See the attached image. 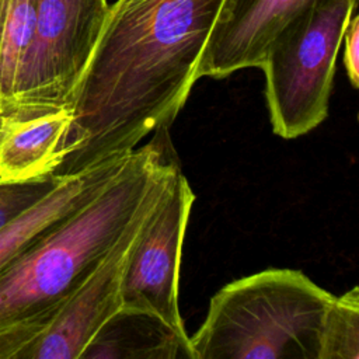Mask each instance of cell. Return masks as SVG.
I'll return each instance as SVG.
<instances>
[{
	"mask_svg": "<svg viewBox=\"0 0 359 359\" xmlns=\"http://www.w3.org/2000/svg\"><path fill=\"white\" fill-rule=\"evenodd\" d=\"M223 0H115L73 104L66 157L73 174L126 157L172 125L198 79Z\"/></svg>",
	"mask_w": 359,
	"mask_h": 359,
	"instance_id": "obj_1",
	"label": "cell"
},
{
	"mask_svg": "<svg viewBox=\"0 0 359 359\" xmlns=\"http://www.w3.org/2000/svg\"><path fill=\"white\" fill-rule=\"evenodd\" d=\"M178 168L168 129L156 130L94 198L0 271V359H15L45 330Z\"/></svg>",
	"mask_w": 359,
	"mask_h": 359,
	"instance_id": "obj_2",
	"label": "cell"
},
{
	"mask_svg": "<svg viewBox=\"0 0 359 359\" xmlns=\"http://www.w3.org/2000/svg\"><path fill=\"white\" fill-rule=\"evenodd\" d=\"M297 269H265L224 285L189 337L192 359H317L332 299Z\"/></svg>",
	"mask_w": 359,
	"mask_h": 359,
	"instance_id": "obj_3",
	"label": "cell"
},
{
	"mask_svg": "<svg viewBox=\"0 0 359 359\" xmlns=\"http://www.w3.org/2000/svg\"><path fill=\"white\" fill-rule=\"evenodd\" d=\"M358 0H316L271 45L262 69L272 129L296 139L328 115L335 63Z\"/></svg>",
	"mask_w": 359,
	"mask_h": 359,
	"instance_id": "obj_4",
	"label": "cell"
},
{
	"mask_svg": "<svg viewBox=\"0 0 359 359\" xmlns=\"http://www.w3.org/2000/svg\"><path fill=\"white\" fill-rule=\"evenodd\" d=\"M108 6V0H36L34 36L21 66L13 111L3 123L73 109Z\"/></svg>",
	"mask_w": 359,
	"mask_h": 359,
	"instance_id": "obj_5",
	"label": "cell"
},
{
	"mask_svg": "<svg viewBox=\"0 0 359 359\" xmlns=\"http://www.w3.org/2000/svg\"><path fill=\"white\" fill-rule=\"evenodd\" d=\"M195 194L178 168L149 212L122 283V309L151 314L181 335H188L180 313L182 244Z\"/></svg>",
	"mask_w": 359,
	"mask_h": 359,
	"instance_id": "obj_6",
	"label": "cell"
},
{
	"mask_svg": "<svg viewBox=\"0 0 359 359\" xmlns=\"http://www.w3.org/2000/svg\"><path fill=\"white\" fill-rule=\"evenodd\" d=\"M161 194L137 215L94 271L60 306L45 330L27 344L15 359L81 358L98 331L122 309V283L128 259L149 212Z\"/></svg>",
	"mask_w": 359,
	"mask_h": 359,
	"instance_id": "obj_7",
	"label": "cell"
},
{
	"mask_svg": "<svg viewBox=\"0 0 359 359\" xmlns=\"http://www.w3.org/2000/svg\"><path fill=\"white\" fill-rule=\"evenodd\" d=\"M316 0H223L205 45L198 79L261 67L280 31Z\"/></svg>",
	"mask_w": 359,
	"mask_h": 359,
	"instance_id": "obj_8",
	"label": "cell"
},
{
	"mask_svg": "<svg viewBox=\"0 0 359 359\" xmlns=\"http://www.w3.org/2000/svg\"><path fill=\"white\" fill-rule=\"evenodd\" d=\"M128 156L59 175L57 182L42 198L4 224L0 229V271L52 226L94 198L121 171Z\"/></svg>",
	"mask_w": 359,
	"mask_h": 359,
	"instance_id": "obj_9",
	"label": "cell"
},
{
	"mask_svg": "<svg viewBox=\"0 0 359 359\" xmlns=\"http://www.w3.org/2000/svg\"><path fill=\"white\" fill-rule=\"evenodd\" d=\"M73 109L8 121L0 129V178L27 181L53 175L66 157Z\"/></svg>",
	"mask_w": 359,
	"mask_h": 359,
	"instance_id": "obj_10",
	"label": "cell"
},
{
	"mask_svg": "<svg viewBox=\"0 0 359 359\" xmlns=\"http://www.w3.org/2000/svg\"><path fill=\"white\" fill-rule=\"evenodd\" d=\"M84 358H191L189 335H181L157 317L121 309L93 338Z\"/></svg>",
	"mask_w": 359,
	"mask_h": 359,
	"instance_id": "obj_11",
	"label": "cell"
},
{
	"mask_svg": "<svg viewBox=\"0 0 359 359\" xmlns=\"http://www.w3.org/2000/svg\"><path fill=\"white\" fill-rule=\"evenodd\" d=\"M36 20V0H3L0 17V112L13 111L22 62L31 45Z\"/></svg>",
	"mask_w": 359,
	"mask_h": 359,
	"instance_id": "obj_12",
	"label": "cell"
},
{
	"mask_svg": "<svg viewBox=\"0 0 359 359\" xmlns=\"http://www.w3.org/2000/svg\"><path fill=\"white\" fill-rule=\"evenodd\" d=\"M317 359H359V289L332 296L320 324Z\"/></svg>",
	"mask_w": 359,
	"mask_h": 359,
	"instance_id": "obj_13",
	"label": "cell"
},
{
	"mask_svg": "<svg viewBox=\"0 0 359 359\" xmlns=\"http://www.w3.org/2000/svg\"><path fill=\"white\" fill-rule=\"evenodd\" d=\"M57 180L55 174L27 181L0 178V229L42 198Z\"/></svg>",
	"mask_w": 359,
	"mask_h": 359,
	"instance_id": "obj_14",
	"label": "cell"
},
{
	"mask_svg": "<svg viewBox=\"0 0 359 359\" xmlns=\"http://www.w3.org/2000/svg\"><path fill=\"white\" fill-rule=\"evenodd\" d=\"M344 66L353 88L359 87V17L352 14L344 32Z\"/></svg>",
	"mask_w": 359,
	"mask_h": 359,
	"instance_id": "obj_15",
	"label": "cell"
},
{
	"mask_svg": "<svg viewBox=\"0 0 359 359\" xmlns=\"http://www.w3.org/2000/svg\"><path fill=\"white\" fill-rule=\"evenodd\" d=\"M1 6H3V0H0V17H1ZM1 123L3 121H1V112H0V129H1Z\"/></svg>",
	"mask_w": 359,
	"mask_h": 359,
	"instance_id": "obj_16",
	"label": "cell"
}]
</instances>
